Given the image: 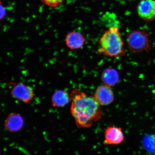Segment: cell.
I'll return each mask as SVG.
<instances>
[{
  "mask_svg": "<svg viewBox=\"0 0 155 155\" xmlns=\"http://www.w3.org/2000/svg\"><path fill=\"white\" fill-rule=\"evenodd\" d=\"M71 111L77 127L89 128L101 118L103 112L94 96H88L78 88L69 94Z\"/></svg>",
  "mask_w": 155,
  "mask_h": 155,
  "instance_id": "cell-1",
  "label": "cell"
},
{
  "mask_svg": "<svg viewBox=\"0 0 155 155\" xmlns=\"http://www.w3.org/2000/svg\"><path fill=\"white\" fill-rule=\"evenodd\" d=\"M124 42L119 28L111 27L104 32L99 41V53L112 58L125 55Z\"/></svg>",
  "mask_w": 155,
  "mask_h": 155,
  "instance_id": "cell-2",
  "label": "cell"
},
{
  "mask_svg": "<svg viewBox=\"0 0 155 155\" xmlns=\"http://www.w3.org/2000/svg\"><path fill=\"white\" fill-rule=\"evenodd\" d=\"M149 35L144 30H134L127 34V41L128 46L134 53L148 51L150 49Z\"/></svg>",
  "mask_w": 155,
  "mask_h": 155,
  "instance_id": "cell-3",
  "label": "cell"
},
{
  "mask_svg": "<svg viewBox=\"0 0 155 155\" xmlns=\"http://www.w3.org/2000/svg\"><path fill=\"white\" fill-rule=\"evenodd\" d=\"M11 87V94L13 98L28 103L32 101L34 96L33 90L30 86L22 82L9 83Z\"/></svg>",
  "mask_w": 155,
  "mask_h": 155,
  "instance_id": "cell-4",
  "label": "cell"
},
{
  "mask_svg": "<svg viewBox=\"0 0 155 155\" xmlns=\"http://www.w3.org/2000/svg\"><path fill=\"white\" fill-rule=\"evenodd\" d=\"M137 14L141 19L147 21L155 19V1L141 0L137 5Z\"/></svg>",
  "mask_w": 155,
  "mask_h": 155,
  "instance_id": "cell-5",
  "label": "cell"
},
{
  "mask_svg": "<svg viewBox=\"0 0 155 155\" xmlns=\"http://www.w3.org/2000/svg\"><path fill=\"white\" fill-rule=\"evenodd\" d=\"M93 96L100 106L109 105L114 100V94L111 87L105 84L98 86Z\"/></svg>",
  "mask_w": 155,
  "mask_h": 155,
  "instance_id": "cell-6",
  "label": "cell"
},
{
  "mask_svg": "<svg viewBox=\"0 0 155 155\" xmlns=\"http://www.w3.org/2000/svg\"><path fill=\"white\" fill-rule=\"evenodd\" d=\"M124 139V135L120 127H108L104 131V144H119L123 142Z\"/></svg>",
  "mask_w": 155,
  "mask_h": 155,
  "instance_id": "cell-7",
  "label": "cell"
},
{
  "mask_svg": "<svg viewBox=\"0 0 155 155\" xmlns=\"http://www.w3.org/2000/svg\"><path fill=\"white\" fill-rule=\"evenodd\" d=\"M86 42V38L81 33L72 31L67 34L65 42L67 47L71 50H75L82 48Z\"/></svg>",
  "mask_w": 155,
  "mask_h": 155,
  "instance_id": "cell-8",
  "label": "cell"
},
{
  "mask_svg": "<svg viewBox=\"0 0 155 155\" xmlns=\"http://www.w3.org/2000/svg\"><path fill=\"white\" fill-rule=\"evenodd\" d=\"M24 121L22 116L18 114H9L4 123L5 128L11 132H17L22 128Z\"/></svg>",
  "mask_w": 155,
  "mask_h": 155,
  "instance_id": "cell-9",
  "label": "cell"
},
{
  "mask_svg": "<svg viewBox=\"0 0 155 155\" xmlns=\"http://www.w3.org/2000/svg\"><path fill=\"white\" fill-rule=\"evenodd\" d=\"M119 73L116 69L108 68L103 71L101 79L104 84L111 87L117 84L119 81Z\"/></svg>",
  "mask_w": 155,
  "mask_h": 155,
  "instance_id": "cell-10",
  "label": "cell"
},
{
  "mask_svg": "<svg viewBox=\"0 0 155 155\" xmlns=\"http://www.w3.org/2000/svg\"><path fill=\"white\" fill-rule=\"evenodd\" d=\"M70 101V94L65 90H57L52 96V104L54 107H63L69 103Z\"/></svg>",
  "mask_w": 155,
  "mask_h": 155,
  "instance_id": "cell-11",
  "label": "cell"
},
{
  "mask_svg": "<svg viewBox=\"0 0 155 155\" xmlns=\"http://www.w3.org/2000/svg\"><path fill=\"white\" fill-rule=\"evenodd\" d=\"M65 0H41L44 5L52 8L59 6Z\"/></svg>",
  "mask_w": 155,
  "mask_h": 155,
  "instance_id": "cell-12",
  "label": "cell"
}]
</instances>
